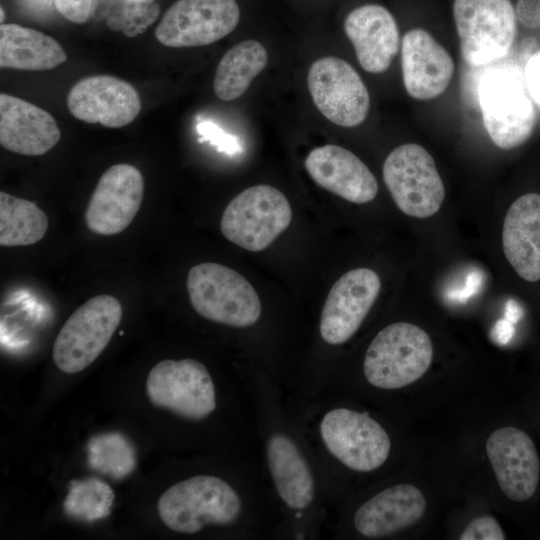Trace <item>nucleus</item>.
Instances as JSON below:
<instances>
[{
    "mask_svg": "<svg viewBox=\"0 0 540 540\" xmlns=\"http://www.w3.org/2000/svg\"><path fill=\"white\" fill-rule=\"evenodd\" d=\"M401 64L405 89L417 100L434 99L444 93L454 73L448 51L421 28L403 36Z\"/></svg>",
    "mask_w": 540,
    "mask_h": 540,
    "instance_id": "f3484780",
    "label": "nucleus"
},
{
    "mask_svg": "<svg viewBox=\"0 0 540 540\" xmlns=\"http://www.w3.org/2000/svg\"><path fill=\"white\" fill-rule=\"evenodd\" d=\"M66 60L65 50L53 37L18 24H1V68L44 71L51 70Z\"/></svg>",
    "mask_w": 540,
    "mask_h": 540,
    "instance_id": "5701e85b",
    "label": "nucleus"
},
{
    "mask_svg": "<svg viewBox=\"0 0 540 540\" xmlns=\"http://www.w3.org/2000/svg\"><path fill=\"white\" fill-rule=\"evenodd\" d=\"M320 434L329 452L354 471L375 470L385 463L390 453L387 432L367 413L333 409L323 416Z\"/></svg>",
    "mask_w": 540,
    "mask_h": 540,
    "instance_id": "9d476101",
    "label": "nucleus"
},
{
    "mask_svg": "<svg viewBox=\"0 0 540 540\" xmlns=\"http://www.w3.org/2000/svg\"><path fill=\"white\" fill-rule=\"evenodd\" d=\"M268 467L283 502L295 510L304 509L313 500L314 480L294 442L275 434L267 443Z\"/></svg>",
    "mask_w": 540,
    "mask_h": 540,
    "instance_id": "b1692460",
    "label": "nucleus"
},
{
    "mask_svg": "<svg viewBox=\"0 0 540 540\" xmlns=\"http://www.w3.org/2000/svg\"><path fill=\"white\" fill-rule=\"evenodd\" d=\"M186 286L193 309L207 320L248 327L260 318L257 292L232 268L214 262L197 264L189 270Z\"/></svg>",
    "mask_w": 540,
    "mask_h": 540,
    "instance_id": "7ed1b4c3",
    "label": "nucleus"
},
{
    "mask_svg": "<svg viewBox=\"0 0 540 540\" xmlns=\"http://www.w3.org/2000/svg\"><path fill=\"white\" fill-rule=\"evenodd\" d=\"M54 117L21 98L0 94V144L13 153L40 156L60 140Z\"/></svg>",
    "mask_w": 540,
    "mask_h": 540,
    "instance_id": "6ab92c4d",
    "label": "nucleus"
},
{
    "mask_svg": "<svg viewBox=\"0 0 540 540\" xmlns=\"http://www.w3.org/2000/svg\"><path fill=\"white\" fill-rule=\"evenodd\" d=\"M425 509V497L417 487L398 484L363 503L354 515V526L369 538L387 536L414 525Z\"/></svg>",
    "mask_w": 540,
    "mask_h": 540,
    "instance_id": "4be33fe9",
    "label": "nucleus"
},
{
    "mask_svg": "<svg viewBox=\"0 0 540 540\" xmlns=\"http://www.w3.org/2000/svg\"><path fill=\"white\" fill-rule=\"evenodd\" d=\"M239 19L236 0H178L164 13L155 37L172 48L209 45L230 34Z\"/></svg>",
    "mask_w": 540,
    "mask_h": 540,
    "instance_id": "f8f14e48",
    "label": "nucleus"
},
{
    "mask_svg": "<svg viewBox=\"0 0 540 540\" xmlns=\"http://www.w3.org/2000/svg\"><path fill=\"white\" fill-rule=\"evenodd\" d=\"M304 165L315 183L349 202L367 203L378 193L377 180L367 165L343 147L328 144L314 148Z\"/></svg>",
    "mask_w": 540,
    "mask_h": 540,
    "instance_id": "a211bd4d",
    "label": "nucleus"
},
{
    "mask_svg": "<svg viewBox=\"0 0 540 540\" xmlns=\"http://www.w3.org/2000/svg\"><path fill=\"white\" fill-rule=\"evenodd\" d=\"M122 305L112 295L92 297L60 329L52 350L55 365L67 374L87 368L102 353L122 319Z\"/></svg>",
    "mask_w": 540,
    "mask_h": 540,
    "instance_id": "39448f33",
    "label": "nucleus"
},
{
    "mask_svg": "<svg viewBox=\"0 0 540 540\" xmlns=\"http://www.w3.org/2000/svg\"><path fill=\"white\" fill-rule=\"evenodd\" d=\"M307 84L314 105L330 122L355 127L366 119L370 108L368 89L345 60L330 56L314 61Z\"/></svg>",
    "mask_w": 540,
    "mask_h": 540,
    "instance_id": "9b49d317",
    "label": "nucleus"
},
{
    "mask_svg": "<svg viewBox=\"0 0 540 540\" xmlns=\"http://www.w3.org/2000/svg\"><path fill=\"white\" fill-rule=\"evenodd\" d=\"M0 14H1V19H0V21H1V24H3V21H4V19H5V12H4L3 8H1Z\"/></svg>",
    "mask_w": 540,
    "mask_h": 540,
    "instance_id": "e433bc0d",
    "label": "nucleus"
},
{
    "mask_svg": "<svg viewBox=\"0 0 540 540\" xmlns=\"http://www.w3.org/2000/svg\"><path fill=\"white\" fill-rule=\"evenodd\" d=\"M291 205L270 185H255L235 196L223 211L220 230L237 246L252 252L266 249L290 225Z\"/></svg>",
    "mask_w": 540,
    "mask_h": 540,
    "instance_id": "423d86ee",
    "label": "nucleus"
},
{
    "mask_svg": "<svg viewBox=\"0 0 540 540\" xmlns=\"http://www.w3.org/2000/svg\"><path fill=\"white\" fill-rule=\"evenodd\" d=\"M146 392L153 405L189 420H202L216 408L210 373L190 358L157 363L148 374Z\"/></svg>",
    "mask_w": 540,
    "mask_h": 540,
    "instance_id": "1a4fd4ad",
    "label": "nucleus"
},
{
    "mask_svg": "<svg viewBox=\"0 0 540 540\" xmlns=\"http://www.w3.org/2000/svg\"><path fill=\"white\" fill-rule=\"evenodd\" d=\"M381 282L376 272L357 268L343 274L331 287L320 317V335L331 345L349 340L359 329L375 300Z\"/></svg>",
    "mask_w": 540,
    "mask_h": 540,
    "instance_id": "4468645a",
    "label": "nucleus"
},
{
    "mask_svg": "<svg viewBox=\"0 0 540 540\" xmlns=\"http://www.w3.org/2000/svg\"><path fill=\"white\" fill-rule=\"evenodd\" d=\"M58 12L67 20L83 24L93 15L98 0H53Z\"/></svg>",
    "mask_w": 540,
    "mask_h": 540,
    "instance_id": "7c9ffc66",
    "label": "nucleus"
},
{
    "mask_svg": "<svg viewBox=\"0 0 540 540\" xmlns=\"http://www.w3.org/2000/svg\"><path fill=\"white\" fill-rule=\"evenodd\" d=\"M514 327L513 323L508 319L499 320L492 332V336L495 342L498 344H506L513 336Z\"/></svg>",
    "mask_w": 540,
    "mask_h": 540,
    "instance_id": "72a5a7b5",
    "label": "nucleus"
},
{
    "mask_svg": "<svg viewBox=\"0 0 540 540\" xmlns=\"http://www.w3.org/2000/svg\"><path fill=\"white\" fill-rule=\"evenodd\" d=\"M131 2H137V3H151L154 2V0H126Z\"/></svg>",
    "mask_w": 540,
    "mask_h": 540,
    "instance_id": "c9c22d12",
    "label": "nucleus"
},
{
    "mask_svg": "<svg viewBox=\"0 0 540 540\" xmlns=\"http://www.w3.org/2000/svg\"><path fill=\"white\" fill-rule=\"evenodd\" d=\"M486 453L506 497L524 502L535 494L540 479V459L526 432L511 426L495 430L486 441Z\"/></svg>",
    "mask_w": 540,
    "mask_h": 540,
    "instance_id": "dca6fc26",
    "label": "nucleus"
},
{
    "mask_svg": "<svg viewBox=\"0 0 540 540\" xmlns=\"http://www.w3.org/2000/svg\"><path fill=\"white\" fill-rule=\"evenodd\" d=\"M461 540H504L505 533L495 518L482 515L472 520L460 535Z\"/></svg>",
    "mask_w": 540,
    "mask_h": 540,
    "instance_id": "c756f323",
    "label": "nucleus"
},
{
    "mask_svg": "<svg viewBox=\"0 0 540 540\" xmlns=\"http://www.w3.org/2000/svg\"><path fill=\"white\" fill-rule=\"evenodd\" d=\"M158 514L171 530L194 534L207 525H229L242 510L236 491L224 480L198 475L168 488L159 498Z\"/></svg>",
    "mask_w": 540,
    "mask_h": 540,
    "instance_id": "f03ea898",
    "label": "nucleus"
},
{
    "mask_svg": "<svg viewBox=\"0 0 540 540\" xmlns=\"http://www.w3.org/2000/svg\"><path fill=\"white\" fill-rule=\"evenodd\" d=\"M453 16L461 54L472 66L503 58L516 34V15L510 0H454Z\"/></svg>",
    "mask_w": 540,
    "mask_h": 540,
    "instance_id": "0eeeda50",
    "label": "nucleus"
},
{
    "mask_svg": "<svg viewBox=\"0 0 540 540\" xmlns=\"http://www.w3.org/2000/svg\"><path fill=\"white\" fill-rule=\"evenodd\" d=\"M268 61L265 47L256 40H245L231 47L221 58L213 80V90L223 101L243 95Z\"/></svg>",
    "mask_w": 540,
    "mask_h": 540,
    "instance_id": "393cba45",
    "label": "nucleus"
},
{
    "mask_svg": "<svg viewBox=\"0 0 540 540\" xmlns=\"http://www.w3.org/2000/svg\"><path fill=\"white\" fill-rule=\"evenodd\" d=\"M67 106L78 120L120 128L138 116L141 100L130 83L111 75H95L82 78L72 86Z\"/></svg>",
    "mask_w": 540,
    "mask_h": 540,
    "instance_id": "2eb2a0df",
    "label": "nucleus"
},
{
    "mask_svg": "<svg viewBox=\"0 0 540 540\" xmlns=\"http://www.w3.org/2000/svg\"><path fill=\"white\" fill-rule=\"evenodd\" d=\"M502 245L521 278L540 280V194L522 195L511 204L503 223Z\"/></svg>",
    "mask_w": 540,
    "mask_h": 540,
    "instance_id": "412c9836",
    "label": "nucleus"
},
{
    "mask_svg": "<svg viewBox=\"0 0 540 540\" xmlns=\"http://www.w3.org/2000/svg\"><path fill=\"white\" fill-rule=\"evenodd\" d=\"M522 309L518 303L511 300L506 305L505 318L512 323L517 322L522 316Z\"/></svg>",
    "mask_w": 540,
    "mask_h": 540,
    "instance_id": "f704fd0d",
    "label": "nucleus"
},
{
    "mask_svg": "<svg viewBox=\"0 0 540 540\" xmlns=\"http://www.w3.org/2000/svg\"><path fill=\"white\" fill-rule=\"evenodd\" d=\"M144 195V179L138 168L115 164L100 177L84 214L87 228L99 235L124 231L137 215Z\"/></svg>",
    "mask_w": 540,
    "mask_h": 540,
    "instance_id": "ddd939ff",
    "label": "nucleus"
},
{
    "mask_svg": "<svg viewBox=\"0 0 540 540\" xmlns=\"http://www.w3.org/2000/svg\"><path fill=\"white\" fill-rule=\"evenodd\" d=\"M114 498V492L106 482L90 477L70 483L63 507L71 518L92 522L110 514Z\"/></svg>",
    "mask_w": 540,
    "mask_h": 540,
    "instance_id": "bb28decb",
    "label": "nucleus"
},
{
    "mask_svg": "<svg viewBox=\"0 0 540 540\" xmlns=\"http://www.w3.org/2000/svg\"><path fill=\"white\" fill-rule=\"evenodd\" d=\"M48 229L46 214L33 202L0 192V244L28 246L39 242Z\"/></svg>",
    "mask_w": 540,
    "mask_h": 540,
    "instance_id": "a878e982",
    "label": "nucleus"
},
{
    "mask_svg": "<svg viewBox=\"0 0 540 540\" xmlns=\"http://www.w3.org/2000/svg\"><path fill=\"white\" fill-rule=\"evenodd\" d=\"M477 96L484 127L497 147L512 149L530 137L536 110L520 68L513 64L491 66L479 79Z\"/></svg>",
    "mask_w": 540,
    "mask_h": 540,
    "instance_id": "f257e3e1",
    "label": "nucleus"
},
{
    "mask_svg": "<svg viewBox=\"0 0 540 540\" xmlns=\"http://www.w3.org/2000/svg\"><path fill=\"white\" fill-rule=\"evenodd\" d=\"M344 30L365 71L382 73L389 68L398 53L399 30L385 7L366 4L353 9L345 18Z\"/></svg>",
    "mask_w": 540,
    "mask_h": 540,
    "instance_id": "aec40b11",
    "label": "nucleus"
},
{
    "mask_svg": "<svg viewBox=\"0 0 540 540\" xmlns=\"http://www.w3.org/2000/svg\"><path fill=\"white\" fill-rule=\"evenodd\" d=\"M524 78L530 97L540 108V51L534 53L528 59L524 70Z\"/></svg>",
    "mask_w": 540,
    "mask_h": 540,
    "instance_id": "2f4dec72",
    "label": "nucleus"
},
{
    "mask_svg": "<svg viewBox=\"0 0 540 540\" xmlns=\"http://www.w3.org/2000/svg\"><path fill=\"white\" fill-rule=\"evenodd\" d=\"M433 346L419 326L396 322L383 328L367 348L363 371L367 381L393 390L412 384L429 369Z\"/></svg>",
    "mask_w": 540,
    "mask_h": 540,
    "instance_id": "20e7f679",
    "label": "nucleus"
},
{
    "mask_svg": "<svg viewBox=\"0 0 540 540\" xmlns=\"http://www.w3.org/2000/svg\"><path fill=\"white\" fill-rule=\"evenodd\" d=\"M383 179L397 207L406 215H434L445 198V187L430 153L414 143L395 148L383 164Z\"/></svg>",
    "mask_w": 540,
    "mask_h": 540,
    "instance_id": "6e6552de",
    "label": "nucleus"
},
{
    "mask_svg": "<svg viewBox=\"0 0 540 540\" xmlns=\"http://www.w3.org/2000/svg\"><path fill=\"white\" fill-rule=\"evenodd\" d=\"M159 14V7L154 2L137 3L124 0L121 14H114L107 23L113 29L122 28L123 32L132 37L142 33L152 24Z\"/></svg>",
    "mask_w": 540,
    "mask_h": 540,
    "instance_id": "c85d7f7f",
    "label": "nucleus"
},
{
    "mask_svg": "<svg viewBox=\"0 0 540 540\" xmlns=\"http://www.w3.org/2000/svg\"><path fill=\"white\" fill-rule=\"evenodd\" d=\"M90 465L114 478L128 475L135 465L131 444L120 434L98 435L88 445Z\"/></svg>",
    "mask_w": 540,
    "mask_h": 540,
    "instance_id": "cd10ccee",
    "label": "nucleus"
},
{
    "mask_svg": "<svg viewBox=\"0 0 540 540\" xmlns=\"http://www.w3.org/2000/svg\"><path fill=\"white\" fill-rule=\"evenodd\" d=\"M516 19L526 28H540V0H517Z\"/></svg>",
    "mask_w": 540,
    "mask_h": 540,
    "instance_id": "473e14b6",
    "label": "nucleus"
}]
</instances>
